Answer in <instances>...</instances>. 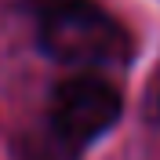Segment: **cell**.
<instances>
[{"mask_svg":"<svg viewBox=\"0 0 160 160\" xmlns=\"http://www.w3.org/2000/svg\"><path fill=\"white\" fill-rule=\"evenodd\" d=\"M80 149H73L69 142H62L55 131H40V135H26L22 138V160H77Z\"/></svg>","mask_w":160,"mask_h":160,"instance_id":"obj_3","label":"cell"},{"mask_svg":"<svg viewBox=\"0 0 160 160\" xmlns=\"http://www.w3.org/2000/svg\"><path fill=\"white\" fill-rule=\"evenodd\" d=\"M22 4H40V8L48 11V8H55V4H66V0H22Z\"/></svg>","mask_w":160,"mask_h":160,"instance_id":"obj_4","label":"cell"},{"mask_svg":"<svg viewBox=\"0 0 160 160\" xmlns=\"http://www.w3.org/2000/svg\"><path fill=\"white\" fill-rule=\"evenodd\" d=\"M124 113L117 88L98 77H73L55 88L51 95V124L48 128L73 149L95 142L113 128Z\"/></svg>","mask_w":160,"mask_h":160,"instance_id":"obj_2","label":"cell"},{"mask_svg":"<svg viewBox=\"0 0 160 160\" xmlns=\"http://www.w3.org/2000/svg\"><path fill=\"white\" fill-rule=\"evenodd\" d=\"M40 48L62 66L102 69V66H120L131 55V37L102 8L88 0H66L44 11Z\"/></svg>","mask_w":160,"mask_h":160,"instance_id":"obj_1","label":"cell"}]
</instances>
